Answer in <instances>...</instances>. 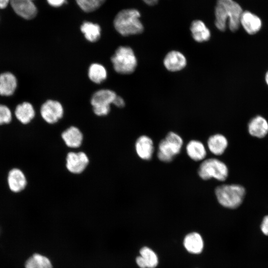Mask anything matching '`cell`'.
Returning <instances> with one entry per match:
<instances>
[{
    "instance_id": "cell-1",
    "label": "cell",
    "mask_w": 268,
    "mask_h": 268,
    "mask_svg": "<svg viewBox=\"0 0 268 268\" xmlns=\"http://www.w3.org/2000/svg\"><path fill=\"white\" fill-rule=\"evenodd\" d=\"M243 11L239 4L233 0H217L214 10L216 27L221 31H224L228 21L229 29L232 32L236 31L240 26Z\"/></svg>"
},
{
    "instance_id": "cell-2",
    "label": "cell",
    "mask_w": 268,
    "mask_h": 268,
    "mask_svg": "<svg viewBox=\"0 0 268 268\" xmlns=\"http://www.w3.org/2000/svg\"><path fill=\"white\" fill-rule=\"evenodd\" d=\"M140 14L134 8L124 9L115 16L113 24L116 31L124 36L141 33L143 26L139 20Z\"/></svg>"
},
{
    "instance_id": "cell-3",
    "label": "cell",
    "mask_w": 268,
    "mask_h": 268,
    "mask_svg": "<svg viewBox=\"0 0 268 268\" xmlns=\"http://www.w3.org/2000/svg\"><path fill=\"white\" fill-rule=\"evenodd\" d=\"M215 194L221 205L228 208L235 209L243 202L246 191L240 185H222L215 188Z\"/></svg>"
},
{
    "instance_id": "cell-4",
    "label": "cell",
    "mask_w": 268,
    "mask_h": 268,
    "mask_svg": "<svg viewBox=\"0 0 268 268\" xmlns=\"http://www.w3.org/2000/svg\"><path fill=\"white\" fill-rule=\"evenodd\" d=\"M111 59L114 70L120 74L132 73L137 65L134 53L130 47H118Z\"/></svg>"
},
{
    "instance_id": "cell-5",
    "label": "cell",
    "mask_w": 268,
    "mask_h": 268,
    "mask_svg": "<svg viewBox=\"0 0 268 268\" xmlns=\"http://www.w3.org/2000/svg\"><path fill=\"white\" fill-rule=\"evenodd\" d=\"M183 144V140L179 134L173 132L168 133L165 138L159 143L157 152L158 159L164 162L172 161L175 156L180 152Z\"/></svg>"
},
{
    "instance_id": "cell-6",
    "label": "cell",
    "mask_w": 268,
    "mask_h": 268,
    "mask_svg": "<svg viewBox=\"0 0 268 268\" xmlns=\"http://www.w3.org/2000/svg\"><path fill=\"white\" fill-rule=\"evenodd\" d=\"M198 174L203 180L212 178L223 181L226 179L228 169L226 165L216 158H209L203 161L200 165Z\"/></svg>"
},
{
    "instance_id": "cell-7",
    "label": "cell",
    "mask_w": 268,
    "mask_h": 268,
    "mask_svg": "<svg viewBox=\"0 0 268 268\" xmlns=\"http://www.w3.org/2000/svg\"><path fill=\"white\" fill-rule=\"evenodd\" d=\"M117 95L114 91L110 89H102L96 91L90 101L94 114L98 116L107 115L110 110V104L113 103Z\"/></svg>"
},
{
    "instance_id": "cell-8",
    "label": "cell",
    "mask_w": 268,
    "mask_h": 268,
    "mask_svg": "<svg viewBox=\"0 0 268 268\" xmlns=\"http://www.w3.org/2000/svg\"><path fill=\"white\" fill-rule=\"evenodd\" d=\"M39 113L41 118L47 123L53 124L61 119L64 115V108L58 101L49 99L40 106Z\"/></svg>"
},
{
    "instance_id": "cell-9",
    "label": "cell",
    "mask_w": 268,
    "mask_h": 268,
    "mask_svg": "<svg viewBox=\"0 0 268 268\" xmlns=\"http://www.w3.org/2000/svg\"><path fill=\"white\" fill-rule=\"evenodd\" d=\"M89 163L87 155L83 152H69L66 158V167L67 170L74 174L82 172Z\"/></svg>"
},
{
    "instance_id": "cell-10",
    "label": "cell",
    "mask_w": 268,
    "mask_h": 268,
    "mask_svg": "<svg viewBox=\"0 0 268 268\" xmlns=\"http://www.w3.org/2000/svg\"><path fill=\"white\" fill-rule=\"evenodd\" d=\"M9 2L14 12L24 19H32L37 14V9L33 0H10Z\"/></svg>"
},
{
    "instance_id": "cell-11",
    "label": "cell",
    "mask_w": 268,
    "mask_h": 268,
    "mask_svg": "<svg viewBox=\"0 0 268 268\" xmlns=\"http://www.w3.org/2000/svg\"><path fill=\"white\" fill-rule=\"evenodd\" d=\"M185 56L181 52L172 50L165 55L163 65L165 68L171 72H176L184 69L187 66Z\"/></svg>"
},
{
    "instance_id": "cell-12",
    "label": "cell",
    "mask_w": 268,
    "mask_h": 268,
    "mask_svg": "<svg viewBox=\"0 0 268 268\" xmlns=\"http://www.w3.org/2000/svg\"><path fill=\"white\" fill-rule=\"evenodd\" d=\"M36 115V110L32 103L23 101L18 104L13 112V115L22 125L30 123Z\"/></svg>"
},
{
    "instance_id": "cell-13",
    "label": "cell",
    "mask_w": 268,
    "mask_h": 268,
    "mask_svg": "<svg viewBox=\"0 0 268 268\" xmlns=\"http://www.w3.org/2000/svg\"><path fill=\"white\" fill-rule=\"evenodd\" d=\"M18 86V80L14 74L10 71L0 73V96L8 97L15 92Z\"/></svg>"
},
{
    "instance_id": "cell-14",
    "label": "cell",
    "mask_w": 268,
    "mask_h": 268,
    "mask_svg": "<svg viewBox=\"0 0 268 268\" xmlns=\"http://www.w3.org/2000/svg\"><path fill=\"white\" fill-rule=\"evenodd\" d=\"M240 25L249 34L257 33L262 27V21L259 17L249 11H243L240 17Z\"/></svg>"
},
{
    "instance_id": "cell-15",
    "label": "cell",
    "mask_w": 268,
    "mask_h": 268,
    "mask_svg": "<svg viewBox=\"0 0 268 268\" xmlns=\"http://www.w3.org/2000/svg\"><path fill=\"white\" fill-rule=\"evenodd\" d=\"M135 151L142 159L150 160L153 153L154 146L152 139L146 135L139 136L135 142Z\"/></svg>"
},
{
    "instance_id": "cell-16",
    "label": "cell",
    "mask_w": 268,
    "mask_h": 268,
    "mask_svg": "<svg viewBox=\"0 0 268 268\" xmlns=\"http://www.w3.org/2000/svg\"><path fill=\"white\" fill-rule=\"evenodd\" d=\"M190 31L193 39L199 43L208 41L211 33L205 23L200 20H195L191 23Z\"/></svg>"
},
{
    "instance_id": "cell-17",
    "label": "cell",
    "mask_w": 268,
    "mask_h": 268,
    "mask_svg": "<svg viewBox=\"0 0 268 268\" xmlns=\"http://www.w3.org/2000/svg\"><path fill=\"white\" fill-rule=\"evenodd\" d=\"M248 131L252 136L258 138L264 137L268 133V123L264 118L257 116L250 121Z\"/></svg>"
},
{
    "instance_id": "cell-18",
    "label": "cell",
    "mask_w": 268,
    "mask_h": 268,
    "mask_svg": "<svg viewBox=\"0 0 268 268\" xmlns=\"http://www.w3.org/2000/svg\"><path fill=\"white\" fill-rule=\"evenodd\" d=\"M7 181L9 189L15 193L22 191L27 184L23 173L17 168L13 169L9 171Z\"/></svg>"
},
{
    "instance_id": "cell-19",
    "label": "cell",
    "mask_w": 268,
    "mask_h": 268,
    "mask_svg": "<svg viewBox=\"0 0 268 268\" xmlns=\"http://www.w3.org/2000/svg\"><path fill=\"white\" fill-rule=\"evenodd\" d=\"M184 246L190 253L199 254L203 248V241L201 235L197 232L187 234L184 239Z\"/></svg>"
},
{
    "instance_id": "cell-20",
    "label": "cell",
    "mask_w": 268,
    "mask_h": 268,
    "mask_svg": "<svg viewBox=\"0 0 268 268\" xmlns=\"http://www.w3.org/2000/svg\"><path fill=\"white\" fill-rule=\"evenodd\" d=\"M62 137L66 144L71 148L79 147L83 140V135L77 128L71 126L65 131Z\"/></svg>"
},
{
    "instance_id": "cell-21",
    "label": "cell",
    "mask_w": 268,
    "mask_h": 268,
    "mask_svg": "<svg viewBox=\"0 0 268 268\" xmlns=\"http://www.w3.org/2000/svg\"><path fill=\"white\" fill-rule=\"evenodd\" d=\"M228 145V141L225 136L221 134H215L210 136L207 140V146L209 151L214 155L222 154Z\"/></svg>"
},
{
    "instance_id": "cell-22",
    "label": "cell",
    "mask_w": 268,
    "mask_h": 268,
    "mask_svg": "<svg viewBox=\"0 0 268 268\" xmlns=\"http://www.w3.org/2000/svg\"><path fill=\"white\" fill-rule=\"evenodd\" d=\"M186 151L188 155L196 161L203 160L206 155L204 145L197 140H192L189 142L186 146Z\"/></svg>"
},
{
    "instance_id": "cell-23",
    "label": "cell",
    "mask_w": 268,
    "mask_h": 268,
    "mask_svg": "<svg viewBox=\"0 0 268 268\" xmlns=\"http://www.w3.org/2000/svg\"><path fill=\"white\" fill-rule=\"evenodd\" d=\"M80 30L86 39L90 42H95L100 37L101 28L96 23L85 21L81 25Z\"/></svg>"
},
{
    "instance_id": "cell-24",
    "label": "cell",
    "mask_w": 268,
    "mask_h": 268,
    "mask_svg": "<svg viewBox=\"0 0 268 268\" xmlns=\"http://www.w3.org/2000/svg\"><path fill=\"white\" fill-rule=\"evenodd\" d=\"M88 75L91 81L99 84L107 78V72L103 65L98 63H93L89 67Z\"/></svg>"
},
{
    "instance_id": "cell-25",
    "label": "cell",
    "mask_w": 268,
    "mask_h": 268,
    "mask_svg": "<svg viewBox=\"0 0 268 268\" xmlns=\"http://www.w3.org/2000/svg\"><path fill=\"white\" fill-rule=\"evenodd\" d=\"M25 268H53L49 259L39 254H35L26 262Z\"/></svg>"
},
{
    "instance_id": "cell-26",
    "label": "cell",
    "mask_w": 268,
    "mask_h": 268,
    "mask_svg": "<svg viewBox=\"0 0 268 268\" xmlns=\"http://www.w3.org/2000/svg\"><path fill=\"white\" fill-rule=\"evenodd\" d=\"M140 254L144 261L147 268H155L158 265L157 256L150 248L147 247H142L140 250Z\"/></svg>"
},
{
    "instance_id": "cell-27",
    "label": "cell",
    "mask_w": 268,
    "mask_h": 268,
    "mask_svg": "<svg viewBox=\"0 0 268 268\" xmlns=\"http://www.w3.org/2000/svg\"><path fill=\"white\" fill-rule=\"evenodd\" d=\"M79 7L85 12H91L99 8L106 0H75Z\"/></svg>"
},
{
    "instance_id": "cell-28",
    "label": "cell",
    "mask_w": 268,
    "mask_h": 268,
    "mask_svg": "<svg viewBox=\"0 0 268 268\" xmlns=\"http://www.w3.org/2000/svg\"><path fill=\"white\" fill-rule=\"evenodd\" d=\"M13 113L6 105L0 104V126L10 124L13 120Z\"/></svg>"
},
{
    "instance_id": "cell-29",
    "label": "cell",
    "mask_w": 268,
    "mask_h": 268,
    "mask_svg": "<svg viewBox=\"0 0 268 268\" xmlns=\"http://www.w3.org/2000/svg\"><path fill=\"white\" fill-rule=\"evenodd\" d=\"M260 228L264 235L268 236V215L263 218Z\"/></svg>"
},
{
    "instance_id": "cell-30",
    "label": "cell",
    "mask_w": 268,
    "mask_h": 268,
    "mask_svg": "<svg viewBox=\"0 0 268 268\" xmlns=\"http://www.w3.org/2000/svg\"><path fill=\"white\" fill-rule=\"evenodd\" d=\"M112 104L119 108H123L125 105L124 100L121 96L118 95L115 97Z\"/></svg>"
},
{
    "instance_id": "cell-31",
    "label": "cell",
    "mask_w": 268,
    "mask_h": 268,
    "mask_svg": "<svg viewBox=\"0 0 268 268\" xmlns=\"http://www.w3.org/2000/svg\"><path fill=\"white\" fill-rule=\"evenodd\" d=\"M48 3L54 7L61 6L65 1V0H47Z\"/></svg>"
},
{
    "instance_id": "cell-32",
    "label": "cell",
    "mask_w": 268,
    "mask_h": 268,
    "mask_svg": "<svg viewBox=\"0 0 268 268\" xmlns=\"http://www.w3.org/2000/svg\"><path fill=\"white\" fill-rule=\"evenodd\" d=\"M136 262L137 265L140 268H147L145 263L144 261L143 260V258L141 257V256H138L136 258Z\"/></svg>"
},
{
    "instance_id": "cell-33",
    "label": "cell",
    "mask_w": 268,
    "mask_h": 268,
    "mask_svg": "<svg viewBox=\"0 0 268 268\" xmlns=\"http://www.w3.org/2000/svg\"><path fill=\"white\" fill-rule=\"evenodd\" d=\"M146 4L148 5L152 6L156 4L159 0H142Z\"/></svg>"
},
{
    "instance_id": "cell-34",
    "label": "cell",
    "mask_w": 268,
    "mask_h": 268,
    "mask_svg": "<svg viewBox=\"0 0 268 268\" xmlns=\"http://www.w3.org/2000/svg\"><path fill=\"white\" fill-rule=\"evenodd\" d=\"M10 0H0V9L5 8Z\"/></svg>"
},
{
    "instance_id": "cell-35",
    "label": "cell",
    "mask_w": 268,
    "mask_h": 268,
    "mask_svg": "<svg viewBox=\"0 0 268 268\" xmlns=\"http://www.w3.org/2000/svg\"><path fill=\"white\" fill-rule=\"evenodd\" d=\"M265 79H266V83L268 85V71L266 74Z\"/></svg>"
}]
</instances>
